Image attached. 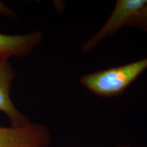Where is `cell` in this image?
Returning <instances> with one entry per match:
<instances>
[{"label":"cell","instance_id":"cell-2","mask_svg":"<svg viewBox=\"0 0 147 147\" xmlns=\"http://www.w3.org/2000/svg\"><path fill=\"white\" fill-rule=\"evenodd\" d=\"M147 0H117L111 15L97 32L82 45L83 53H89L125 27L146 4Z\"/></svg>","mask_w":147,"mask_h":147},{"label":"cell","instance_id":"cell-3","mask_svg":"<svg viewBox=\"0 0 147 147\" xmlns=\"http://www.w3.org/2000/svg\"><path fill=\"white\" fill-rule=\"evenodd\" d=\"M52 136L45 125L30 123L20 127H0V147H49Z\"/></svg>","mask_w":147,"mask_h":147},{"label":"cell","instance_id":"cell-6","mask_svg":"<svg viewBox=\"0 0 147 147\" xmlns=\"http://www.w3.org/2000/svg\"><path fill=\"white\" fill-rule=\"evenodd\" d=\"M127 27H134L147 32V2L139 11L138 13L132 18Z\"/></svg>","mask_w":147,"mask_h":147},{"label":"cell","instance_id":"cell-5","mask_svg":"<svg viewBox=\"0 0 147 147\" xmlns=\"http://www.w3.org/2000/svg\"><path fill=\"white\" fill-rule=\"evenodd\" d=\"M43 34L38 31L21 35L0 34V61L11 57H27L39 46Z\"/></svg>","mask_w":147,"mask_h":147},{"label":"cell","instance_id":"cell-4","mask_svg":"<svg viewBox=\"0 0 147 147\" xmlns=\"http://www.w3.org/2000/svg\"><path fill=\"white\" fill-rule=\"evenodd\" d=\"M16 73L8 61H0V111L10 119L11 127H20L30 121L16 108L10 97V91Z\"/></svg>","mask_w":147,"mask_h":147},{"label":"cell","instance_id":"cell-7","mask_svg":"<svg viewBox=\"0 0 147 147\" xmlns=\"http://www.w3.org/2000/svg\"><path fill=\"white\" fill-rule=\"evenodd\" d=\"M115 147H132V146H129V145H118V146Z\"/></svg>","mask_w":147,"mask_h":147},{"label":"cell","instance_id":"cell-1","mask_svg":"<svg viewBox=\"0 0 147 147\" xmlns=\"http://www.w3.org/2000/svg\"><path fill=\"white\" fill-rule=\"evenodd\" d=\"M147 69V57L124 65L86 74L80 82L88 91L102 97L120 96Z\"/></svg>","mask_w":147,"mask_h":147}]
</instances>
